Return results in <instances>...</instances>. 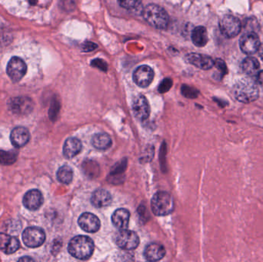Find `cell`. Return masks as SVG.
Listing matches in <instances>:
<instances>
[{
  "instance_id": "12",
  "label": "cell",
  "mask_w": 263,
  "mask_h": 262,
  "mask_svg": "<svg viewBox=\"0 0 263 262\" xmlns=\"http://www.w3.org/2000/svg\"><path fill=\"white\" fill-rule=\"evenodd\" d=\"M154 71L150 66H139L133 73V81L135 82L138 87L141 88H146L148 87L153 79H154Z\"/></svg>"
},
{
  "instance_id": "3",
  "label": "cell",
  "mask_w": 263,
  "mask_h": 262,
  "mask_svg": "<svg viewBox=\"0 0 263 262\" xmlns=\"http://www.w3.org/2000/svg\"><path fill=\"white\" fill-rule=\"evenodd\" d=\"M143 16L149 24L158 30H165L169 25V15L162 7L157 4L146 5Z\"/></svg>"
},
{
  "instance_id": "23",
  "label": "cell",
  "mask_w": 263,
  "mask_h": 262,
  "mask_svg": "<svg viewBox=\"0 0 263 262\" xmlns=\"http://www.w3.org/2000/svg\"><path fill=\"white\" fill-rule=\"evenodd\" d=\"M208 33L204 26H197L192 33V41L197 47H203L208 43Z\"/></svg>"
},
{
  "instance_id": "32",
  "label": "cell",
  "mask_w": 263,
  "mask_h": 262,
  "mask_svg": "<svg viewBox=\"0 0 263 262\" xmlns=\"http://www.w3.org/2000/svg\"><path fill=\"white\" fill-rule=\"evenodd\" d=\"M182 92L186 97H191L192 98V97L195 96L194 89L189 87H186V86H183L182 87Z\"/></svg>"
},
{
  "instance_id": "4",
  "label": "cell",
  "mask_w": 263,
  "mask_h": 262,
  "mask_svg": "<svg viewBox=\"0 0 263 262\" xmlns=\"http://www.w3.org/2000/svg\"><path fill=\"white\" fill-rule=\"evenodd\" d=\"M152 211L157 216L171 214L175 209L173 197L167 192H158L152 198Z\"/></svg>"
},
{
  "instance_id": "11",
  "label": "cell",
  "mask_w": 263,
  "mask_h": 262,
  "mask_svg": "<svg viewBox=\"0 0 263 262\" xmlns=\"http://www.w3.org/2000/svg\"><path fill=\"white\" fill-rule=\"evenodd\" d=\"M132 110L136 119L145 121L150 117V106L147 98L143 95L135 97L132 104Z\"/></svg>"
},
{
  "instance_id": "19",
  "label": "cell",
  "mask_w": 263,
  "mask_h": 262,
  "mask_svg": "<svg viewBox=\"0 0 263 262\" xmlns=\"http://www.w3.org/2000/svg\"><path fill=\"white\" fill-rule=\"evenodd\" d=\"M112 202V195L104 188L96 190L91 197L92 204L97 208L107 207Z\"/></svg>"
},
{
  "instance_id": "27",
  "label": "cell",
  "mask_w": 263,
  "mask_h": 262,
  "mask_svg": "<svg viewBox=\"0 0 263 262\" xmlns=\"http://www.w3.org/2000/svg\"><path fill=\"white\" fill-rule=\"evenodd\" d=\"M118 2L124 9L132 10L141 5L142 0H118Z\"/></svg>"
},
{
  "instance_id": "33",
  "label": "cell",
  "mask_w": 263,
  "mask_h": 262,
  "mask_svg": "<svg viewBox=\"0 0 263 262\" xmlns=\"http://www.w3.org/2000/svg\"><path fill=\"white\" fill-rule=\"evenodd\" d=\"M61 3H62V7L65 10H71L72 8H74V1L73 0H61Z\"/></svg>"
},
{
  "instance_id": "38",
  "label": "cell",
  "mask_w": 263,
  "mask_h": 262,
  "mask_svg": "<svg viewBox=\"0 0 263 262\" xmlns=\"http://www.w3.org/2000/svg\"><path fill=\"white\" fill-rule=\"evenodd\" d=\"M29 2L30 5H35L37 3V0H29Z\"/></svg>"
},
{
  "instance_id": "7",
  "label": "cell",
  "mask_w": 263,
  "mask_h": 262,
  "mask_svg": "<svg viewBox=\"0 0 263 262\" xmlns=\"http://www.w3.org/2000/svg\"><path fill=\"white\" fill-rule=\"evenodd\" d=\"M23 241L29 248H38L45 242V232L38 227H29L23 231Z\"/></svg>"
},
{
  "instance_id": "30",
  "label": "cell",
  "mask_w": 263,
  "mask_h": 262,
  "mask_svg": "<svg viewBox=\"0 0 263 262\" xmlns=\"http://www.w3.org/2000/svg\"><path fill=\"white\" fill-rule=\"evenodd\" d=\"M91 64L92 66L98 68L100 70L104 71V72H106L107 71V64L103 59H95V60L92 61Z\"/></svg>"
},
{
  "instance_id": "31",
  "label": "cell",
  "mask_w": 263,
  "mask_h": 262,
  "mask_svg": "<svg viewBox=\"0 0 263 262\" xmlns=\"http://www.w3.org/2000/svg\"><path fill=\"white\" fill-rule=\"evenodd\" d=\"M214 65L216 66V68L218 70L222 72L224 74L227 72V69H226L227 68H226V66H225V62H224L222 59H216L215 62V64Z\"/></svg>"
},
{
  "instance_id": "13",
  "label": "cell",
  "mask_w": 263,
  "mask_h": 262,
  "mask_svg": "<svg viewBox=\"0 0 263 262\" xmlns=\"http://www.w3.org/2000/svg\"><path fill=\"white\" fill-rule=\"evenodd\" d=\"M78 223L80 228L88 233L97 232L101 226L99 218L90 212H85L81 215L79 218Z\"/></svg>"
},
{
  "instance_id": "36",
  "label": "cell",
  "mask_w": 263,
  "mask_h": 262,
  "mask_svg": "<svg viewBox=\"0 0 263 262\" xmlns=\"http://www.w3.org/2000/svg\"><path fill=\"white\" fill-rule=\"evenodd\" d=\"M259 55H260V58L263 61V44H260V48H259Z\"/></svg>"
},
{
  "instance_id": "28",
  "label": "cell",
  "mask_w": 263,
  "mask_h": 262,
  "mask_svg": "<svg viewBox=\"0 0 263 262\" xmlns=\"http://www.w3.org/2000/svg\"><path fill=\"white\" fill-rule=\"evenodd\" d=\"M11 41H12V36L10 33L4 28L0 27V47L9 45Z\"/></svg>"
},
{
  "instance_id": "25",
  "label": "cell",
  "mask_w": 263,
  "mask_h": 262,
  "mask_svg": "<svg viewBox=\"0 0 263 262\" xmlns=\"http://www.w3.org/2000/svg\"><path fill=\"white\" fill-rule=\"evenodd\" d=\"M73 178V172L69 166H63L57 172V179L63 184H69Z\"/></svg>"
},
{
  "instance_id": "14",
  "label": "cell",
  "mask_w": 263,
  "mask_h": 262,
  "mask_svg": "<svg viewBox=\"0 0 263 262\" xmlns=\"http://www.w3.org/2000/svg\"><path fill=\"white\" fill-rule=\"evenodd\" d=\"M43 203V197L37 189L30 190L23 197V205L29 210L36 211L41 207Z\"/></svg>"
},
{
  "instance_id": "9",
  "label": "cell",
  "mask_w": 263,
  "mask_h": 262,
  "mask_svg": "<svg viewBox=\"0 0 263 262\" xmlns=\"http://www.w3.org/2000/svg\"><path fill=\"white\" fill-rule=\"evenodd\" d=\"M8 105L11 112L16 115L29 114L33 111L34 107V104L31 98L26 96L11 98Z\"/></svg>"
},
{
  "instance_id": "34",
  "label": "cell",
  "mask_w": 263,
  "mask_h": 262,
  "mask_svg": "<svg viewBox=\"0 0 263 262\" xmlns=\"http://www.w3.org/2000/svg\"><path fill=\"white\" fill-rule=\"evenodd\" d=\"M97 45L96 44H93V43H86V44L83 45V51L84 52H91V51L94 50L96 48H97Z\"/></svg>"
},
{
  "instance_id": "1",
  "label": "cell",
  "mask_w": 263,
  "mask_h": 262,
  "mask_svg": "<svg viewBox=\"0 0 263 262\" xmlns=\"http://www.w3.org/2000/svg\"><path fill=\"white\" fill-rule=\"evenodd\" d=\"M234 96L243 103H250L257 100L260 95L258 86L250 78L241 79L233 87Z\"/></svg>"
},
{
  "instance_id": "16",
  "label": "cell",
  "mask_w": 263,
  "mask_h": 262,
  "mask_svg": "<svg viewBox=\"0 0 263 262\" xmlns=\"http://www.w3.org/2000/svg\"><path fill=\"white\" fill-rule=\"evenodd\" d=\"M11 142L16 148H22L29 142L30 134L29 130L25 127H16L12 130L10 134Z\"/></svg>"
},
{
  "instance_id": "21",
  "label": "cell",
  "mask_w": 263,
  "mask_h": 262,
  "mask_svg": "<svg viewBox=\"0 0 263 262\" xmlns=\"http://www.w3.org/2000/svg\"><path fill=\"white\" fill-rule=\"evenodd\" d=\"M82 148L80 140L73 137L67 138L63 145V155L66 159H72L81 152Z\"/></svg>"
},
{
  "instance_id": "15",
  "label": "cell",
  "mask_w": 263,
  "mask_h": 262,
  "mask_svg": "<svg viewBox=\"0 0 263 262\" xmlns=\"http://www.w3.org/2000/svg\"><path fill=\"white\" fill-rule=\"evenodd\" d=\"M188 62L199 69L208 70L213 67L215 61L208 55L198 53H190L187 55Z\"/></svg>"
},
{
  "instance_id": "26",
  "label": "cell",
  "mask_w": 263,
  "mask_h": 262,
  "mask_svg": "<svg viewBox=\"0 0 263 262\" xmlns=\"http://www.w3.org/2000/svg\"><path fill=\"white\" fill-rule=\"evenodd\" d=\"M18 155L14 151L0 150V165L10 166L17 160Z\"/></svg>"
},
{
  "instance_id": "5",
  "label": "cell",
  "mask_w": 263,
  "mask_h": 262,
  "mask_svg": "<svg viewBox=\"0 0 263 262\" xmlns=\"http://www.w3.org/2000/svg\"><path fill=\"white\" fill-rule=\"evenodd\" d=\"M115 242L117 246L122 250L132 251L140 245V238L134 231L123 229L117 235Z\"/></svg>"
},
{
  "instance_id": "37",
  "label": "cell",
  "mask_w": 263,
  "mask_h": 262,
  "mask_svg": "<svg viewBox=\"0 0 263 262\" xmlns=\"http://www.w3.org/2000/svg\"><path fill=\"white\" fill-rule=\"evenodd\" d=\"M19 262H26V261H33V259H30V258L26 257V258H22V259H19Z\"/></svg>"
},
{
  "instance_id": "6",
  "label": "cell",
  "mask_w": 263,
  "mask_h": 262,
  "mask_svg": "<svg viewBox=\"0 0 263 262\" xmlns=\"http://www.w3.org/2000/svg\"><path fill=\"white\" fill-rule=\"evenodd\" d=\"M219 28L224 37L231 39L237 37L239 34L242 30V24L236 16L226 15L221 19Z\"/></svg>"
},
{
  "instance_id": "8",
  "label": "cell",
  "mask_w": 263,
  "mask_h": 262,
  "mask_svg": "<svg viewBox=\"0 0 263 262\" xmlns=\"http://www.w3.org/2000/svg\"><path fill=\"white\" fill-rule=\"evenodd\" d=\"M260 44L258 35L255 32H247L242 36L239 40L241 50L247 55H253L258 52Z\"/></svg>"
},
{
  "instance_id": "18",
  "label": "cell",
  "mask_w": 263,
  "mask_h": 262,
  "mask_svg": "<svg viewBox=\"0 0 263 262\" xmlns=\"http://www.w3.org/2000/svg\"><path fill=\"white\" fill-rule=\"evenodd\" d=\"M19 240L15 237L1 233L0 234V250L7 255L15 253L19 249Z\"/></svg>"
},
{
  "instance_id": "29",
  "label": "cell",
  "mask_w": 263,
  "mask_h": 262,
  "mask_svg": "<svg viewBox=\"0 0 263 262\" xmlns=\"http://www.w3.org/2000/svg\"><path fill=\"white\" fill-rule=\"evenodd\" d=\"M172 86V81L171 79H165L160 84L159 87H158V91L161 93H164L166 92L167 91H169L171 87Z\"/></svg>"
},
{
  "instance_id": "20",
  "label": "cell",
  "mask_w": 263,
  "mask_h": 262,
  "mask_svg": "<svg viewBox=\"0 0 263 262\" xmlns=\"http://www.w3.org/2000/svg\"><path fill=\"white\" fill-rule=\"evenodd\" d=\"M130 213L126 209H119L112 216V222L115 228L119 230L127 229Z\"/></svg>"
},
{
  "instance_id": "10",
  "label": "cell",
  "mask_w": 263,
  "mask_h": 262,
  "mask_svg": "<svg viewBox=\"0 0 263 262\" xmlns=\"http://www.w3.org/2000/svg\"><path fill=\"white\" fill-rule=\"evenodd\" d=\"M26 70L27 67L24 61L16 56L12 57L7 65V74L15 83L20 81L23 79L26 75Z\"/></svg>"
},
{
  "instance_id": "22",
  "label": "cell",
  "mask_w": 263,
  "mask_h": 262,
  "mask_svg": "<svg viewBox=\"0 0 263 262\" xmlns=\"http://www.w3.org/2000/svg\"><path fill=\"white\" fill-rule=\"evenodd\" d=\"M92 144L99 150H106L112 146V138L107 133H97L93 135Z\"/></svg>"
},
{
  "instance_id": "2",
  "label": "cell",
  "mask_w": 263,
  "mask_h": 262,
  "mask_svg": "<svg viewBox=\"0 0 263 262\" xmlns=\"http://www.w3.org/2000/svg\"><path fill=\"white\" fill-rule=\"evenodd\" d=\"M94 243L90 237L78 235L72 238L68 245V251L72 257L79 260H88L94 252Z\"/></svg>"
},
{
  "instance_id": "17",
  "label": "cell",
  "mask_w": 263,
  "mask_h": 262,
  "mask_svg": "<svg viewBox=\"0 0 263 262\" xmlns=\"http://www.w3.org/2000/svg\"><path fill=\"white\" fill-rule=\"evenodd\" d=\"M165 256V249L163 245L158 243H151L146 247L144 256L148 262H158Z\"/></svg>"
},
{
  "instance_id": "24",
  "label": "cell",
  "mask_w": 263,
  "mask_h": 262,
  "mask_svg": "<svg viewBox=\"0 0 263 262\" xmlns=\"http://www.w3.org/2000/svg\"><path fill=\"white\" fill-rule=\"evenodd\" d=\"M260 62L256 58L250 57L246 58L242 63V68L243 72L248 76H253L257 75L260 69Z\"/></svg>"
},
{
  "instance_id": "35",
  "label": "cell",
  "mask_w": 263,
  "mask_h": 262,
  "mask_svg": "<svg viewBox=\"0 0 263 262\" xmlns=\"http://www.w3.org/2000/svg\"><path fill=\"white\" fill-rule=\"evenodd\" d=\"M257 83L263 88V70L257 73Z\"/></svg>"
}]
</instances>
